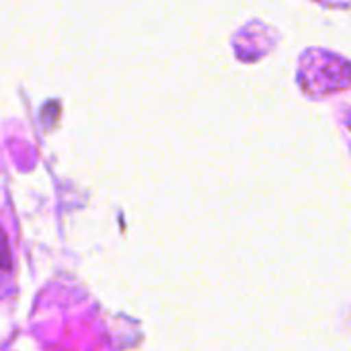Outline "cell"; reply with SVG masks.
<instances>
[{"label":"cell","instance_id":"6da1fadb","mask_svg":"<svg viewBox=\"0 0 351 351\" xmlns=\"http://www.w3.org/2000/svg\"><path fill=\"white\" fill-rule=\"evenodd\" d=\"M10 267V249H8V241L6 234L0 228V271Z\"/></svg>","mask_w":351,"mask_h":351}]
</instances>
